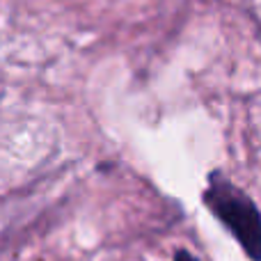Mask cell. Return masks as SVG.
Listing matches in <instances>:
<instances>
[{"mask_svg":"<svg viewBox=\"0 0 261 261\" xmlns=\"http://www.w3.org/2000/svg\"><path fill=\"white\" fill-rule=\"evenodd\" d=\"M202 199L206 208L227 227L250 259L261 261V211L259 206L227 176L213 172Z\"/></svg>","mask_w":261,"mask_h":261,"instance_id":"1","label":"cell"},{"mask_svg":"<svg viewBox=\"0 0 261 261\" xmlns=\"http://www.w3.org/2000/svg\"><path fill=\"white\" fill-rule=\"evenodd\" d=\"M174 261H199L197 257H195L193 252H188V250H184V248H179L174 252Z\"/></svg>","mask_w":261,"mask_h":261,"instance_id":"2","label":"cell"}]
</instances>
